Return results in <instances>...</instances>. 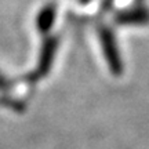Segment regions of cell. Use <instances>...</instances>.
<instances>
[{
  "mask_svg": "<svg viewBox=\"0 0 149 149\" xmlns=\"http://www.w3.org/2000/svg\"><path fill=\"white\" fill-rule=\"evenodd\" d=\"M80 1H81V3H83V4H87V3H88V1H90V0H80Z\"/></svg>",
  "mask_w": 149,
  "mask_h": 149,
  "instance_id": "5b68a950",
  "label": "cell"
},
{
  "mask_svg": "<svg viewBox=\"0 0 149 149\" xmlns=\"http://www.w3.org/2000/svg\"><path fill=\"white\" fill-rule=\"evenodd\" d=\"M100 39H101V44H102V50L105 54V58L107 62L109 65V69L113 74H120L123 70V64L119 51L116 47V42H115V37L112 35V32L109 29H101L100 33Z\"/></svg>",
  "mask_w": 149,
  "mask_h": 149,
  "instance_id": "6da1fadb",
  "label": "cell"
},
{
  "mask_svg": "<svg viewBox=\"0 0 149 149\" xmlns=\"http://www.w3.org/2000/svg\"><path fill=\"white\" fill-rule=\"evenodd\" d=\"M55 50H57V40L50 37V39H46V42L43 44L42 53H40V58H39V64H37L36 70L32 73L33 79H42L44 74L47 73L50 68H51V64H53L54 59V54H55Z\"/></svg>",
  "mask_w": 149,
  "mask_h": 149,
  "instance_id": "7a4b0ae2",
  "label": "cell"
},
{
  "mask_svg": "<svg viewBox=\"0 0 149 149\" xmlns=\"http://www.w3.org/2000/svg\"><path fill=\"white\" fill-rule=\"evenodd\" d=\"M54 19H55V7L54 4H48L43 8L39 15H37L36 24L37 28L42 33H47L54 25Z\"/></svg>",
  "mask_w": 149,
  "mask_h": 149,
  "instance_id": "3957f363",
  "label": "cell"
},
{
  "mask_svg": "<svg viewBox=\"0 0 149 149\" xmlns=\"http://www.w3.org/2000/svg\"><path fill=\"white\" fill-rule=\"evenodd\" d=\"M146 19H148V14L144 11H131L122 18L123 24H131V22L138 24L137 21H146Z\"/></svg>",
  "mask_w": 149,
  "mask_h": 149,
  "instance_id": "277c9868",
  "label": "cell"
}]
</instances>
